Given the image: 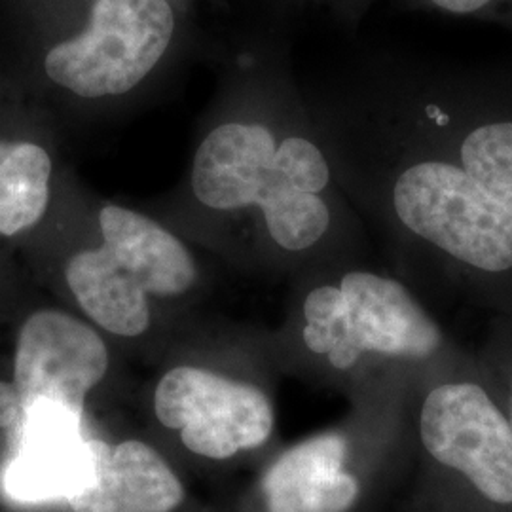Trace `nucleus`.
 <instances>
[{"mask_svg": "<svg viewBox=\"0 0 512 512\" xmlns=\"http://www.w3.org/2000/svg\"><path fill=\"white\" fill-rule=\"evenodd\" d=\"M217 84L183 181L148 211L192 245L279 270L361 258L368 230L304 86L255 54H239Z\"/></svg>", "mask_w": 512, "mask_h": 512, "instance_id": "obj_1", "label": "nucleus"}, {"mask_svg": "<svg viewBox=\"0 0 512 512\" xmlns=\"http://www.w3.org/2000/svg\"><path fill=\"white\" fill-rule=\"evenodd\" d=\"M336 179L401 275L512 315V215L359 76L304 88Z\"/></svg>", "mask_w": 512, "mask_h": 512, "instance_id": "obj_2", "label": "nucleus"}, {"mask_svg": "<svg viewBox=\"0 0 512 512\" xmlns=\"http://www.w3.org/2000/svg\"><path fill=\"white\" fill-rule=\"evenodd\" d=\"M50 222L61 241V277L95 329L145 336L152 300H175L200 283L194 245L154 213L105 200L69 177Z\"/></svg>", "mask_w": 512, "mask_h": 512, "instance_id": "obj_3", "label": "nucleus"}, {"mask_svg": "<svg viewBox=\"0 0 512 512\" xmlns=\"http://www.w3.org/2000/svg\"><path fill=\"white\" fill-rule=\"evenodd\" d=\"M302 275L291 348L330 376L359 385L395 372L423 376L465 351L395 272L342 258Z\"/></svg>", "mask_w": 512, "mask_h": 512, "instance_id": "obj_4", "label": "nucleus"}, {"mask_svg": "<svg viewBox=\"0 0 512 512\" xmlns=\"http://www.w3.org/2000/svg\"><path fill=\"white\" fill-rule=\"evenodd\" d=\"M404 512H512V427L476 351L418 380Z\"/></svg>", "mask_w": 512, "mask_h": 512, "instance_id": "obj_5", "label": "nucleus"}, {"mask_svg": "<svg viewBox=\"0 0 512 512\" xmlns=\"http://www.w3.org/2000/svg\"><path fill=\"white\" fill-rule=\"evenodd\" d=\"M359 78L512 215V74L385 67Z\"/></svg>", "mask_w": 512, "mask_h": 512, "instance_id": "obj_6", "label": "nucleus"}, {"mask_svg": "<svg viewBox=\"0 0 512 512\" xmlns=\"http://www.w3.org/2000/svg\"><path fill=\"white\" fill-rule=\"evenodd\" d=\"M154 410L167 429L181 431L190 452L209 459L255 450L268 442L275 425L272 401L258 385L196 365L165 372L156 385Z\"/></svg>", "mask_w": 512, "mask_h": 512, "instance_id": "obj_7", "label": "nucleus"}, {"mask_svg": "<svg viewBox=\"0 0 512 512\" xmlns=\"http://www.w3.org/2000/svg\"><path fill=\"white\" fill-rule=\"evenodd\" d=\"M109 366L101 330L71 311L40 308L19 325L12 384L23 408L44 399L82 416L90 391L105 380Z\"/></svg>", "mask_w": 512, "mask_h": 512, "instance_id": "obj_8", "label": "nucleus"}, {"mask_svg": "<svg viewBox=\"0 0 512 512\" xmlns=\"http://www.w3.org/2000/svg\"><path fill=\"white\" fill-rule=\"evenodd\" d=\"M12 429L14 448L2 482L14 501H69L90 484L92 439L84 437L80 414L40 399L23 408Z\"/></svg>", "mask_w": 512, "mask_h": 512, "instance_id": "obj_9", "label": "nucleus"}, {"mask_svg": "<svg viewBox=\"0 0 512 512\" xmlns=\"http://www.w3.org/2000/svg\"><path fill=\"white\" fill-rule=\"evenodd\" d=\"M54 126L0 131V239L37 234L54 215L69 173H59Z\"/></svg>", "mask_w": 512, "mask_h": 512, "instance_id": "obj_10", "label": "nucleus"}, {"mask_svg": "<svg viewBox=\"0 0 512 512\" xmlns=\"http://www.w3.org/2000/svg\"><path fill=\"white\" fill-rule=\"evenodd\" d=\"M92 450V480L67 501L74 512H171L181 505V480L145 442L112 448L92 439Z\"/></svg>", "mask_w": 512, "mask_h": 512, "instance_id": "obj_11", "label": "nucleus"}, {"mask_svg": "<svg viewBox=\"0 0 512 512\" xmlns=\"http://www.w3.org/2000/svg\"><path fill=\"white\" fill-rule=\"evenodd\" d=\"M476 355L488 368L512 427V315H494Z\"/></svg>", "mask_w": 512, "mask_h": 512, "instance_id": "obj_12", "label": "nucleus"}, {"mask_svg": "<svg viewBox=\"0 0 512 512\" xmlns=\"http://www.w3.org/2000/svg\"><path fill=\"white\" fill-rule=\"evenodd\" d=\"M23 412L18 389L12 382L0 380V429H10L18 423Z\"/></svg>", "mask_w": 512, "mask_h": 512, "instance_id": "obj_13", "label": "nucleus"}, {"mask_svg": "<svg viewBox=\"0 0 512 512\" xmlns=\"http://www.w3.org/2000/svg\"><path fill=\"white\" fill-rule=\"evenodd\" d=\"M433 8L454 16H475L495 8L499 0H427Z\"/></svg>", "mask_w": 512, "mask_h": 512, "instance_id": "obj_14", "label": "nucleus"}]
</instances>
